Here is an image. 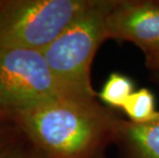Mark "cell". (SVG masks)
<instances>
[{
    "label": "cell",
    "instance_id": "cell-10",
    "mask_svg": "<svg viewBox=\"0 0 159 158\" xmlns=\"http://www.w3.org/2000/svg\"><path fill=\"white\" fill-rule=\"evenodd\" d=\"M0 158H25L23 154L18 150H11L7 152L0 154Z\"/></svg>",
    "mask_w": 159,
    "mask_h": 158
},
{
    "label": "cell",
    "instance_id": "cell-2",
    "mask_svg": "<svg viewBox=\"0 0 159 158\" xmlns=\"http://www.w3.org/2000/svg\"><path fill=\"white\" fill-rule=\"evenodd\" d=\"M112 0H93L62 34L42 52L47 65L62 84L75 96L94 99L90 67L106 35V20Z\"/></svg>",
    "mask_w": 159,
    "mask_h": 158
},
{
    "label": "cell",
    "instance_id": "cell-1",
    "mask_svg": "<svg viewBox=\"0 0 159 158\" xmlns=\"http://www.w3.org/2000/svg\"><path fill=\"white\" fill-rule=\"evenodd\" d=\"M27 136L49 158H102L118 134L115 117L94 99L64 97L16 112Z\"/></svg>",
    "mask_w": 159,
    "mask_h": 158
},
{
    "label": "cell",
    "instance_id": "cell-11",
    "mask_svg": "<svg viewBox=\"0 0 159 158\" xmlns=\"http://www.w3.org/2000/svg\"><path fill=\"white\" fill-rule=\"evenodd\" d=\"M3 4H4V1H1V0H0V9H1V7L3 6Z\"/></svg>",
    "mask_w": 159,
    "mask_h": 158
},
{
    "label": "cell",
    "instance_id": "cell-5",
    "mask_svg": "<svg viewBox=\"0 0 159 158\" xmlns=\"http://www.w3.org/2000/svg\"><path fill=\"white\" fill-rule=\"evenodd\" d=\"M107 38L130 41L145 55L159 49V2L119 1L108 13Z\"/></svg>",
    "mask_w": 159,
    "mask_h": 158
},
{
    "label": "cell",
    "instance_id": "cell-6",
    "mask_svg": "<svg viewBox=\"0 0 159 158\" xmlns=\"http://www.w3.org/2000/svg\"><path fill=\"white\" fill-rule=\"evenodd\" d=\"M118 134L123 137L137 158H159V114L146 123L119 121Z\"/></svg>",
    "mask_w": 159,
    "mask_h": 158
},
{
    "label": "cell",
    "instance_id": "cell-4",
    "mask_svg": "<svg viewBox=\"0 0 159 158\" xmlns=\"http://www.w3.org/2000/svg\"><path fill=\"white\" fill-rule=\"evenodd\" d=\"M64 97L78 96L56 78L41 52L0 48V106L16 113Z\"/></svg>",
    "mask_w": 159,
    "mask_h": 158
},
{
    "label": "cell",
    "instance_id": "cell-7",
    "mask_svg": "<svg viewBox=\"0 0 159 158\" xmlns=\"http://www.w3.org/2000/svg\"><path fill=\"white\" fill-rule=\"evenodd\" d=\"M122 109L133 123L149 122L159 114L155 110L154 96L147 88H141L131 93Z\"/></svg>",
    "mask_w": 159,
    "mask_h": 158
},
{
    "label": "cell",
    "instance_id": "cell-8",
    "mask_svg": "<svg viewBox=\"0 0 159 158\" xmlns=\"http://www.w3.org/2000/svg\"><path fill=\"white\" fill-rule=\"evenodd\" d=\"M134 83L128 77L119 73H112L99 93L100 99L107 105L122 108L134 92Z\"/></svg>",
    "mask_w": 159,
    "mask_h": 158
},
{
    "label": "cell",
    "instance_id": "cell-9",
    "mask_svg": "<svg viewBox=\"0 0 159 158\" xmlns=\"http://www.w3.org/2000/svg\"><path fill=\"white\" fill-rule=\"evenodd\" d=\"M146 63L149 68L159 71V49L146 55Z\"/></svg>",
    "mask_w": 159,
    "mask_h": 158
},
{
    "label": "cell",
    "instance_id": "cell-12",
    "mask_svg": "<svg viewBox=\"0 0 159 158\" xmlns=\"http://www.w3.org/2000/svg\"><path fill=\"white\" fill-rule=\"evenodd\" d=\"M0 108H1V106H0Z\"/></svg>",
    "mask_w": 159,
    "mask_h": 158
},
{
    "label": "cell",
    "instance_id": "cell-3",
    "mask_svg": "<svg viewBox=\"0 0 159 158\" xmlns=\"http://www.w3.org/2000/svg\"><path fill=\"white\" fill-rule=\"evenodd\" d=\"M93 0H11L0 9V48L43 52Z\"/></svg>",
    "mask_w": 159,
    "mask_h": 158
}]
</instances>
